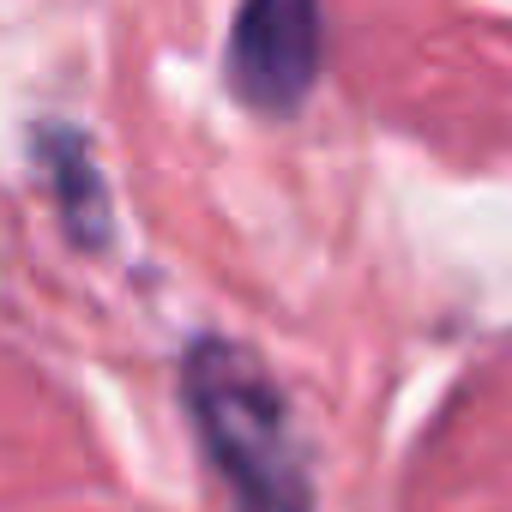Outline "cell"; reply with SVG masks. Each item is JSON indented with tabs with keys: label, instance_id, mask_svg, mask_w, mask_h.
<instances>
[{
	"label": "cell",
	"instance_id": "1",
	"mask_svg": "<svg viewBox=\"0 0 512 512\" xmlns=\"http://www.w3.org/2000/svg\"><path fill=\"white\" fill-rule=\"evenodd\" d=\"M181 404L235 512H314L290 398L247 344L193 338L181 350Z\"/></svg>",
	"mask_w": 512,
	"mask_h": 512
},
{
	"label": "cell",
	"instance_id": "2",
	"mask_svg": "<svg viewBox=\"0 0 512 512\" xmlns=\"http://www.w3.org/2000/svg\"><path fill=\"white\" fill-rule=\"evenodd\" d=\"M326 67V19L320 0H241L229 19L223 85L241 109L284 121L308 103Z\"/></svg>",
	"mask_w": 512,
	"mask_h": 512
},
{
	"label": "cell",
	"instance_id": "3",
	"mask_svg": "<svg viewBox=\"0 0 512 512\" xmlns=\"http://www.w3.org/2000/svg\"><path fill=\"white\" fill-rule=\"evenodd\" d=\"M25 157H31V175H37L67 247L73 253H109V241H115V199H109L103 163L91 151V133L61 121V115H37L25 127Z\"/></svg>",
	"mask_w": 512,
	"mask_h": 512
}]
</instances>
